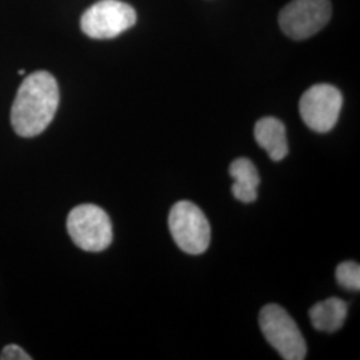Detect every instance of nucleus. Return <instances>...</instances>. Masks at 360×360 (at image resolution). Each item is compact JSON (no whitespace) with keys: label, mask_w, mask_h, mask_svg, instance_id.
<instances>
[{"label":"nucleus","mask_w":360,"mask_h":360,"mask_svg":"<svg viewBox=\"0 0 360 360\" xmlns=\"http://www.w3.org/2000/svg\"><path fill=\"white\" fill-rule=\"evenodd\" d=\"M59 105V86L47 71L23 80L11 108V124L22 138H34L50 126Z\"/></svg>","instance_id":"obj_1"},{"label":"nucleus","mask_w":360,"mask_h":360,"mask_svg":"<svg viewBox=\"0 0 360 360\" xmlns=\"http://www.w3.org/2000/svg\"><path fill=\"white\" fill-rule=\"evenodd\" d=\"M336 281L343 288L360 290V266L355 262H343L336 269Z\"/></svg>","instance_id":"obj_11"},{"label":"nucleus","mask_w":360,"mask_h":360,"mask_svg":"<svg viewBox=\"0 0 360 360\" xmlns=\"http://www.w3.org/2000/svg\"><path fill=\"white\" fill-rule=\"evenodd\" d=\"M1 360H31V356L27 354L26 351L22 347H19L18 345H8L3 348Z\"/></svg>","instance_id":"obj_12"},{"label":"nucleus","mask_w":360,"mask_h":360,"mask_svg":"<svg viewBox=\"0 0 360 360\" xmlns=\"http://www.w3.org/2000/svg\"><path fill=\"white\" fill-rule=\"evenodd\" d=\"M255 141L271 160L281 162L288 154V141L283 123L276 117H263L255 124Z\"/></svg>","instance_id":"obj_8"},{"label":"nucleus","mask_w":360,"mask_h":360,"mask_svg":"<svg viewBox=\"0 0 360 360\" xmlns=\"http://www.w3.org/2000/svg\"><path fill=\"white\" fill-rule=\"evenodd\" d=\"M18 74H19V75H25V74H26V71H25V70H19V71H18Z\"/></svg>","instance_id":"obj_13"},{"label":"nucleus","mask_w":360,"mask_h":360,"mask_svg":"<svg viewBox=\"0 0 360 360\" xmlns=\"http://www.w3.org/2000/svg\"><path fill=\"white\" fill-rule=\"evenodd\" d=\"M67 231L82 250L99 252L112 242V224L103 208L80 205L71 210L67 218Z\"/></svg>","instance_id":"obj_4"},{"label":"nucleus","mask_w":360,"mask_h":360,"mask_svg":"<svg viewBox=\"0 0 360 360\" xmlns=\"http://www.w3.org/2000/svg\"><path fill=\"white\" fill-rule=\"evenodd\" d=\"M347 318V303L339 297H328L309 309V319L321 333H336Z\"/></svg>","instance_id":"obj_10"},{"label":"nucleus","mask_w":360,"mask_h":360,"mask_svg":"<svg viewBox=\"0 0 360 360\" xmlns=\"http://www.w3.org/2000/svg\"><path fill=\"white\" fill-rule=\"evenodd\" d=\"M168 227L181 251L190 255L206 252L211 242V227L205 212L196 205L187 200L174 205L169 211Z\"/></svg>","instance_id":"obj_3"},{"label":"nucleus","mask_w":360,"mask_h":360,"mask_svg":"<svg viewBox=\"0 0 360 360\" xmlns=\"http://www.w3.org/2000/svg\"><path fill=\"white\" fill-rule=\"evenodd\" d=\"M260 330L284 360H303L307 346L295 321L278 304H267L259 314Z\"/></svg>","instance_id":"obj_2"},{"label":"nucleus","mask_w":360,"mask_h":360,"mask_svg":"<svg viewBox=\"0 0 360 360\" xmlns=\"http://www.w3.org/2000/svg\"><path fill=\"white\" fill-rule=\"evenodd\" d=\"M136 23L135 10L122 0H101L80 19L82 31L92 39H112Z\"/></svg>","instance_id":"obj_5"},{"label":"nucleus","mask_w":360,"mask_h":360,"mask_svg":"<svg viewBox=\"0 0 360 360\" xmlns=\"http://www.w3.org/2000/svg\"><path fill=\"white\" fill-rule=\"evenodd\" d=\"M331 13L330 0H292L279 13V26L287 37L303 40L318 34Z\"/></svg>","instance_id":"obj_6"},{"label":"nucleus","mask_w":360,"mask_h":360,"mask_svg":"<svg viewBox=\"0 0 360 360\" xmlns=\"http://www.w3.org/2000/svg\"><path fill=\"white\" fill-rule=\"evenodd\" d=\"M230 175L235 180L231 188L235 199L242 203H254L257 199V187L260 183L255 165L245 158H239L232 162Z\"/></svg>","instance_id":"obj_9"},{"label":"nucleus","mask_w":360,"mask_h":360,"mask_svg":"<svg viewBox=\"0 0 360 360\" xmlns=\"http://www.w3.org/2000/svg\"><path fill=\"white\" fill-rule=\"evenodd\" d=\"M342 92L331 84H315L306 91L299 102V112L309 129L328 132L334 129L342 111Z\"/></svg>","instance_id":"obj_7"}]
</instances>
